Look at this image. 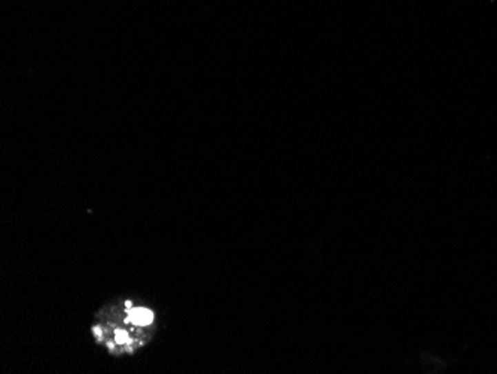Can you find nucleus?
I'll return each mask as SVG.
<instances>
[{"label":"nucleus","mask_w":497,"mask_h":374,"mask_svg":"<svg viewBox=\"0 0 497 374\" xmlns=\"http://www.w3.org/2000/svg\"><path fill=\"white\" fill-rule=\"evenodd\" d=\"M128 319L139 325H148L152 322L154 315L148 308H133V311L128 312Z\"/></svg>","instance_id":"f257e3e1"},{"label":"nucleus","mask_w":497,"mask_h":374,"mask_svg":"<svg viewBox=\"0 0 497 374\" xmlns=\"http://www.w3.org/2000/svg\"><path fill=\"white\" fill-rule=\"evenodd\" d=\"M116 342L121 343V344L127 343L128 342V334L125 331H118L116 333Z\"/></svg>","instance_id":"f03ea898"}]
</instances>
